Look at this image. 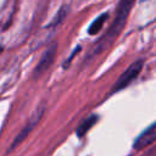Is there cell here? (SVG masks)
<instances>
[{"instance_id":"6da1fadb","label":"cell","mask_w":156,"mask_h":156,"mask_svg":"<svg viewBox=\"0 0 156 156\" xmlns=\"http://www.w3.org/2000/svg\"><path fill=\"white\" fill-rule=\"evenodd\" d=\"M135 0H119V4L117 6V11H116V16L115 20L112 22V24L110 26L108 30L106 32V34L101 38V40L99 41L98 46H95L94 52H100L104 49H106V46H108L115 39L116 37L121 33V30L123 29L126 21L128 18V15L132 10V6L134 5Z\"/></svg>"},{"instance_id":"52a82bcc","label":"cell","mask_w":156,"mask_h":156,"mask_svg":"<svg viewBox=\"0 0 156 156\" xmlns=\"http://www.w3.org/2000/svg\"><path fill=\"white\" fill-rule=\"evenodd\" d=\"M96 121H98V116H96V115H91V116H89L88 118H85V119L82 122V124L77 128V135H78V136H83V135L96 123Z\"/></svg>"},{"instance_id":"8992f818","label":"cell","mask_w":156,"mask_h":156,"mask_svg":"<svg viewBox=\"0 0 156 156\" xmlns=\"http://www.w3.org/2000/svg\"><path fill=\"white\" fill-rule=\"evenodd\" d=\"M107 18H108V12H104V13H101L100 16H98V17L91 22V24L89 26L88 33H89L90 35L98 34V32H100V30L102 29V27H104V24H105V22H106Z\"/></svg>"},{"instance_id":"7a4b0ae2","label":"cell","mask_w":156,"mask_h":156,"mask_svg":"<svg viewBox=\"0 0 156 156\" xmlns=\"http://www.w3.org/2000/svg\"><path fill=\"white\" fill-rule=\"evenodd\" d=\"M143 66H144V61H143V60H136V61H134V62L119 76V78L117 79V82L113 84L111 93H117V91L124 89L127 85H129V84L139 76V73H140L141 69H143Z\"/></svg>"},{"instance_id":"5b68a950","label":"cell","mask_w":156,"mask_h":156,"mask_svg":"<svg viewBox=\"0 0 156 156\" xmlns=\"http://www.w3.org/2000/svg\"><path fill=\"white\" fill-rule=\"evenodd\" d=\"M156 140V122L154 124H151L150 127H147L135 140L133 144V149L134 150H143L146 146H149L150 144H152Z\"/></svg>"},{"instance_id":"ba28073f","label":"cell","mask_w":156,"mask_h":156,"mask_svg":"<svg viewBox=\"0 0 156 156\" xmlns=\"http://www.w3.org/2000/svg\"><path fill=\"white\" fill-rule=\"evenodd\" d=\"M68 10H69V7H68L67 5H63V6L57 11V13L54 16L52 21L49 23V26H48V27L52 28V27H56L57 24H60V23L66 18V16H67V13H68Z\"/></svg>"},{"instance_id":"30bf717a","label":"cell","mask_w":156,"mask_h":156,"mask_svg":"<svg viewBox=\"0 0 156 156\" xmlns=\"http://www.w3.org/2000/svg\"><path fill=\"white\" fill-rule=\"evenodd\" d=\"M1 52H2V46L0 45V54H1Z\"/></svg>"},{"instance_id":"9c48e42d","label":"cell","mask_w":156,"mask_h":156,"mask_svg":"<svg viewBox=\"0 0 156 156\" xmlns=\"http://www.w3.org/2000/svg\"><path fill=\"white\" fill-rule=\"evenodd\" d=\"M150 156H156V150H155V151H154V152H152Z\"/></svg>"},{"instance_id":"277c9868","label":"cell","mask_w":156,"mask_h":156,"mask_svg":"<svg viewBox=\"0 0 156 156\" xmlns=\"http://www.w3.org/2000/svg\"><path fill=\"white\" fill-rule=\"evenodd\" d=\"M56 52H57V43L54 41L51 43L48 49L44 51V54L41 55L35 69H34V77H38V76H41L44 72L48 71V68L52 65L54 60H55V56H56Z\"/></svg>"},{"instance_id":"3957f363","label":"cell","mask_w":156,"mask_h":156,"mask_svg":"<svg viewBox=\"0 0 156 156\" xmlns=\"http://www.w3.org/2000/svg\"><path fill=\"white\" fill-rule=\"evenodd\" d=\"M43 113H44V106H39V107L32 113V116L29 117L28 122H27L26 126L22 128V130L17 134V136L15 138V140L12 141V144H11V146H10V150H12L13 147H16L18 144H21V143L26 139V136L33 130V128H34V127L38 124V122L40 121Z\"/></svg>"}]
</instances>
